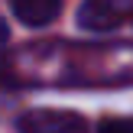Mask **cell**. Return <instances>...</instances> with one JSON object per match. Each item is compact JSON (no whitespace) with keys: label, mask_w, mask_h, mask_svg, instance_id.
<instances>
[{"label":"cell","mask_w":133,"mask_h":133,"mask_svg":"<svg viewBox=\"0 0 133 133\" xmlns=\"http://www.w3.org/2000/svg\"><path fill=\"white\" fill-rule=\"evenodd\" d=\"M19 133H88V120L75 110H26L16 120Z\"/></svg>","instance_id":"cell-1"},{"label":"cell","mask_w":133,"mask_h":133,"mask_svg":"<svg viewBox=\"0 0 133 133\" xmlns=\"http://www.w3.org/2000/svg\"><path fill=\"white\" fill-rule=\"evenodd\" d=\"M127 16H133V3H127V0H88L78 10V23L97 32L117 29Z\"/></svg>","instance_id":"cell-2"},{"label":"cell","mask_w":133,"mask_h":133,"mask_svg":"<svg viewBox=\"0 0 133 133\" xmlns=\"http://www.w3.org/2000/svg\"><path fill=\"white\" fill-rule=\"evenodd\" d=\"M58 13H62L58 0H16L13 3V16L23 19L26 26H49Z\"/></svg>","instance_id":"cell-3"},{"label":"cell","mask_w":133,"mask_h":133,"mask_svg":"<svg viewBox=\"0 0 133 133\" xmlns=\"http://www.w3.org/2000/svg\"><path fill=\"white\" fill-rule=\"evenodd\" d=\"M97 133H133V117H107Z\"/></svg>","instance_id":"cell-4"},{"label":"cell","mask_w":133,"mask_h":133,"mask_svg":"<svg viewBox=\"0 0 133 133\" xmlns=\"http://www.w3.org/2000/svg\"><path fill=\"white\" fill-rule=\"evenodd\" d=\"M6 36H10V32H6V23H3V19H0V49H3V45H6Z\"/></svg>","instance_id":"cell-5"}]
</instances>
